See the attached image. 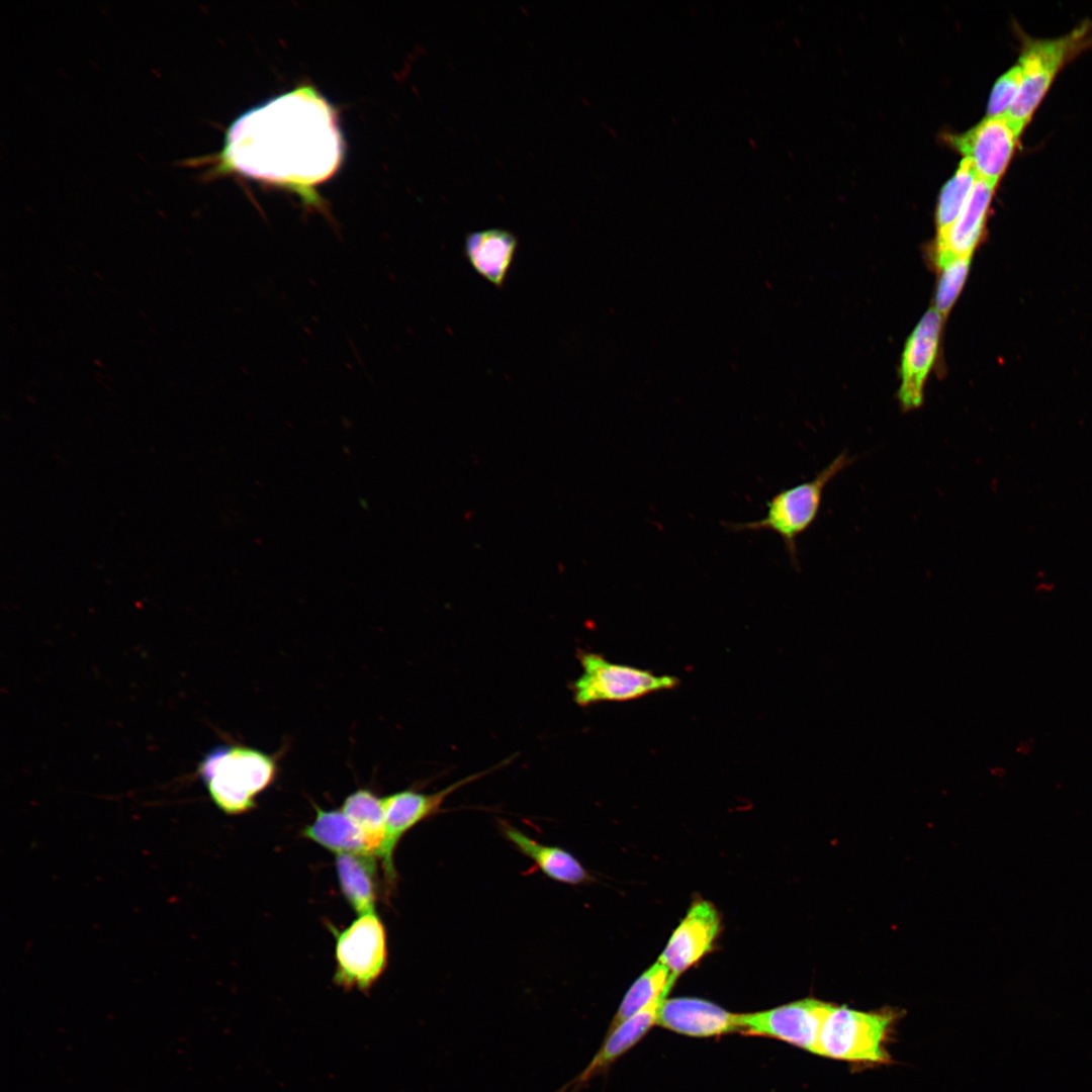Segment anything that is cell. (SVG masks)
I'll return each mask as SVG.
<instances>
[{"label": "cell", "instance_id": "6da1fadb", "mask_svg": "<svg viewBox=\"0 0 1092 1092\" xmlns=\"http://www.w3.org/2000/svg\"><path fill=\"white\" fill-rule=\"evenodd\" d=\"M343 140L331 104L301 86L256 106L229 127L210 173L235 172L288 187L315 203L312 188L338 170Z\"/></svg>", "mask_w": 1092, "mask_h": 1092}, {"label": "cell", "instance_id": "7a4b0ae2", "mask_svg": "<svg viewBox=\"0 0 1092 1092\" xmlns=\"http://www.w3.org/2000/svg\"><path fill=\"white\" fill-rule=\"evenodd\" d=\"M274 756L244 745H219L198 764V774L211 800L226 814L256 807V798L275 780Z\"/></svg>", "mask_w": 1092, "mask_h": 1092}, {"label": "cell", "instance_id": "3957f363", "mask_svg": "<svg viewBox=\"0 0 1092 1092\" xmlns=\"http://www.w3.org/2000/svg\"><path fill=\"white\" fill-rule=\"evenodd\" d=\"M898 1018L899 1012L890 1008L860 1011L832 1004L821 1026L817 1055L857 1067L887 1065L891 1062L887 1044Z\"/></svg>", "mask_w": 1092, "mask_h": 1092}, {"label": "cell", "instance_id": "277c9868", "mask_svg": "<svg viewBox=\"0 0 1092 1092\" xmlns=\"http://www.w3.org/2000/svg\"><path fill=\"white\" fill-rule=\"evenodd\" d=\"M855 459V456H849L846 451L841 452L811 480L784 488L772 495L765 504L766 513L761 519L745 523H727L725 526L733 532L770 531L776 533L781 537L792 563L798 567V537L816 521L827 484L850 466Z\"/></svg>", "mask_w": 1092, "mask_h": 1092}, {"label": "cell", "instance_id": "5b68a950", "mask_svg": "<svg viewBox=\"0 0 1092 1092\" xmlns=\"http://www.w3.org/2000/svg\"><path fill=\"white\" fill-rule=\"evenodd\" d=\"M1087 25L1055 39H1026L1019 57L1021 84L1005 114L1021 133L1061 68L1088 41Z\"/></svg>", "mask_w": 1092, "mask_h": 1092}, {"label": "cell", "instance_id": "8992f818", "mask_svg": "<svg viewBox=\"0 0 1092 1092\" xmlns=\"http://www.w3.org/2000/svg\"><path fill=\"white\" fill-rule=\"evenodd\" d=\"M577 657L582 672L573 681L571 690L575 704L581 707L630 701L678 685L675 676L615 663L598 653L580 651Z\"/></svg>", "mask_w": 1092, "mask_h": 1092}, {"label": "cell", "instance_id": "52a82bcc", "mask_svg": "<svg viewBox=\"0 0 1092 1092\" xmlns=\"http://www.w3.org/2000/svg\"><path fill=\"white\" fill-rule=\"evenodd\" d=\"M385 928L373 913L360 915L336 936L334 982L345 989L367 992L387 967Z\"/></svg>", "mask_w": 1092, "mask_h": 1092}, {"label": "cell", "instance_id": "ba28073f", "mask_svg": "<svg viewBox=\"0 0 1092 1092\" xmlns=\"http://www.w3.org/2000/svg\"><path fill=\"white\" fill-rule=\"evenodd\" d=\"M831 1006L829 1002L805 998L768 1010L739 1014V1031L776 1038L817 1055L821 1026Z\"/></svg>", "mask_w": 1092, "mask_h": 1092}, {"label": "cell", "instance_id": "9c48e42d", "mask_svg": "<svg viewBox=\"0 0 1092 1092\" xmlns=\"http://www.w3.org/2000/svg\"><path fill=\"white\" fill-rule=\"evenodd\" d=\"M491 770H483L468 776L435 793L425 794L405 790L383 798L385 834L376 855L381 859L387 886L393 887L395 885L396 871L393 855L402 836L420 822L438 813L446 798L453 792Z\"/></svg>", "mask_w": 1092, "mask_h": 1092}, {"label": "cell", "instance_id": "30bf717a", "mask_svg": "<svg viewBox=\"0 0 1092 1092\" xmlns=\"http://www.w3.org/2000/svg\"><path fill=\"white\" fill-rule=\"evenodd\" d=\"M1020 133L1006 115L987 116L965 133L949 138L978 176L997 185L1013 155Z\"/></svg>", "mask_w": 1092, "mask_h": 1092}, {"label": "cell", "instance_id": "8fae6325", "mask_svg": "<svg viewBox=\"0 0 1092 1092\" xmlns=\"http://www.w3.org/2000/svg\"><path fill=\"white\" fill-rule=\"evenodd\" d=\"M721 916L710 901L695 900L673 930L658 961L679 976L711 952L721 932Z\"/></svg>", "mask_w": 1092, "mask_h": 1092}, {"label": "cell", "instance_id": "7c38bea8", "mask_svg": "<svg viewBox=\"0 0 1092 1092\" xmlns=\"http://www.w3.org/2000/svg\"><path fill=\"white\" fill-rule=\"evenodd\" d=\"M942 316L927 310L908 338L901 359V384L898 399L903 411L916 410L923 403L926 377L934 363L939 343Z\"/></svg>", "mask_w": 1092, "mask_h": 1092}, {"label": "cell", "instance_id": "4fadbf2b", "mask_svg": "<svg viewBox=\"0 0 1092 1092\" xmlns=\"http://www.w3.org/2000/svg\"><path fill=\"white\" fill-rule=\"evenodd\" d=\"M739 1014L700 998L667 997L661 1002L656 1025L694 1037H712L739 1031Z\"/></svg>", "mask_w": 1092, "mask_h": 1092}, {"label": "cell", "instance_id": "5bb4252c", "mask_svg": "<svg viewBox=\"0 0 1092 1092\" xmlns=\"http://www.w3.org/2000/svg\"><path fill=\"white\" fill-rule=\"evenodd\" d=\"M668 993L653 1000L636 1014L607 1031L603 1044L588 1065L557 1092H579L595 1077L606 1073L656 1024L657 1011Z\"/></svg>", "mask_w": 1092, "mask_h": 1092}, {"label": "cell", "instance_id": "9a60e30c", "mask_svg": "<svg viewBox=\"0 0 1092 1092\" xmlns=\"http://www.w3.org/2000/svg\"><path fill=\"white\" fill-rule=\"evenodd\" d=\"M995 187L977 179L960 216L948 232L936 240L934 260L939 269L956 258L972 256L982 237Z\"/></svg>", "mask_w": 1092, "mask_h": 1092}, {"label": "cell", "instance_id": "2e32d148", "mask_svg": "<svg viewBox=\"0 0 1092 1092\" xmlns=\"http://www.w3.org/2000/svg\"><path fill=\"white\" fill-rule=\"evenodd\" d=\"M512 232L490 228L471 232L464 240V255L473 270L497 288H503L518 250Z\"/></svg>", "mask_w": 1092, "mask_h": 1092}, {"label": "cell", "instance_id": "e0dca14e", "mask_svg": "<svg viewBox=\"0 0 1092 1092\" xmlns=\"http://www.w3.org/2000/svg\"><path fill=\"white\" fill-rule=\"evenodd\" d=\"M499 823L505 837L521 853L532 859L535 866L548 878L574 886L590 880V876L584 867L567 850L558 846L542 844L513 825L505 821Z\"/></svg>", "mask_w": 1092, "mask_h": 1092}, {"label": "cell", "instance_id": "ac0fdd59", "mask_svg": "<svg viewBox=\"0 0 1092 1092\" xmlns=\"http://www.w3.org/2000/svg\"><path fill=\"white\" fill-rule=\"evenodd\" d=\"M335 866L340 889L349 905L359 916L375 912L377 883L373 855L340 853Z\"/></svg>", "mask_w": 1092, "mask_h": 1092}, {"label": "cell", "instance_id": "d6986e66", "mask_svg": "<svg viewBox=\"0 0 1092 1092\" xmlns=\"http://www.w3.org/2000/svg\"><path fill=\"white\" fill-rule=\"evenodd\" d=\"M301 835L337 854H372L359 829L341 809L324 810L316 806L313 822L303 828Z\"/></svg>", "mask_w": 1092, "mask_h": 1092}, {"label": "cell", "instance_id": "ffe728a7", "mask_svg": "<svg viewBox=\"0 0 1092 1092\" xmlns=\"http://www.w3.org/2000/svg\"><path fill=\"white\" fill-rule=\"evenodd\" d=\"M341 810L359 829L370 853L376 855L385 834L383 798L359 789L346 797Z\"/></svg>", "mask_w": 1092, "mask_h": 1092}, {"label": "cell", "instance_id": "44dd1931", "mask_svg": "<svg viewBox=\"0 0 1092 1092\" xmlns=\"http://www.w3.org/2000/svg\"><path fill=\"white\" fill-rule=\"evenodd\" d=\"M677 976L660 961L654 963L631 985L625 994L608 1031L639 1012L665 993H669Z\"/></svg>", "mask_w": 1092, "mask_h": 1092}, {"label": "cell", "instance_id": "7402d4cb", "mask_svg": "<svg viewBox=\"0 0 1092 1092\" xmlns=\"http://www.w3.org/2000/svg\"><path fill=\"white\" fill-rule=\"evenodd\" d=\"M977 179L972 163L964 158L939 195L936 211L937 239L942 238L960 216Z\"/></svg>", "mask_w": 1092, "mask_h": 1092}, {"label": "cell", "instance_id": "603a6c76", "mask_svg": "<svg viewBox=\"0 0 1092 1092\" xmlns=\"http://www.w3.org/2000/svg\"><path fill=\"white\" fill-rule=\"evenodd\" d=\"M972 256L959 257L940 268L934 303L935 310L943 317L950 310L969 273Z\"/></svg>", "mask_w": 1092, "mask_h": 1092}, {"label": "cell", "instance_id": "cb8c5ba5", "mask_svg": "<svg viewBox=\"0 0 1092 1092\" xmlns=\"http://www.w3.org/2000/svg\"><path fill=\"white\" fill-rule=\"evenodd\" d=\"M1021 84L1019 65L1012 67L995 83L990 95L987 116L1005 115L1013 104Z\"/></svg>", "mask_w": 1092, "mask_h": 1092}]
</instances>
